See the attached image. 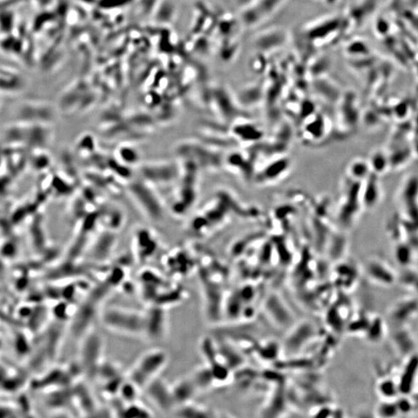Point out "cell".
<instances>
[{
  "mask_svg": "<svg viewBox=\"0 0 418 418\" xmlns=\"http://www.w3.org/2000/svg\"><path fill=\"white\" fill-rule=\"evenodd\" d=\"M99 320L106 329L123 336L143 338L144 311L121 307H108L101 309Z\"/></svg>",
  "mask_w": 418,
  "mask_h": 418,
  "instance_id": "cell-1",
  "label": "cell"
},
{
  "mask_svg": "<svg viewBox=\"0 0 418 418\" xmlns=\"http://www.w3.org/2000/svg\"><path fill=\"white\" fill-rule=\"evenodd\" d=\"M169 361V354L162 348H153L138 358L127 378L143 390L148 383L160 376Z\"/></svg>",
  "mask_w": 418,
  "mask_h": 418,
  "instance_id": "cell-2",
  "label": "cell"
},
{
  "mask_svg": "<svg viewBox=\"0 0 418 418\" xmlns=\"http://www.w3.org/2000/svg\"><path fill=\"white\" fill-rule=\"evenodd\" d=\"M78 363L83 375L89 379H96L99 368L104 360L105 343L103 336L91 329L79 340Z\"/></svg>",
  "mask_w": 418,
  "mask_h": 418,
  "instance_id": "cell-3",
  "label": "cell"
},
{
  "mask_svg": "<svg viewBox=\"0 0 418 418\" xmlns=\"http://www.w3.org/2000/svg\"><path fill=\"white\" fill-rule=\"evenodd\" d=\"M145 313L143 338L151 343H160L166 339L168 333V315L166 307L150 305Z\"/></svg>",
  "mask_w": 418,
  "mask_h": 418,
  "instance_id": "cell-4",
  "label": "cell"
},
{
  "mask_svg": "<svg viewBox=\"0 0 418 418\" xmlns=\"http://www.w3.org/2000/svg\"><path fill=\"white\" fill-rule=\"evenodd\" d=\"M152 403L165 413L175 411L177 408L172 385L158 376L143 389Z\"/></svg>",
  "mask_w": 418,
  "mask_h": 418,
  "instance_id": "cell-5",
  "label": "cell"
},
{
  "mask_svg": "<svg viewBox=\"0 0 418 418\" xmlns=\"http://www.w3.org/2000/svg\"><path fill=\"white\" fill-rule=\"evenodd\" d=\"M285 0H254L242 13V22L246 27L258 25L271 15Z\"/></svg>",
  "mask_w": 418,
  "mask_h": 418,
  "instance_id": "cell-6",
  "label": "cell"
},
{
  "mask_svg": "<svg viewBox=\"0 0 418 418\" xmlns=\"http://www.w3.org/2000/svg\"><path fill=\"white\" fill-rule=\"evenodd\" d=\"M291 169V162L287 158H281V160H277L268 163L260 173L258 178V182L262 185H271L275 184L277 181H281L283 178H285L284 175L281 174V172H285L288 174Z\"/></svg>",
  "mask_w": 418,
  "mask_h": 418,
  "instance_id": "cell-7",
  "label": "cell"
},
{
  "mask_svg": "<svg viewBox=\"0 0 418 418\" xmlns=\"http://www.w3.org/2000/svg\"><path fill=\"white\" fill-rule=\"evenodd\" d=\"M74 401L79 411L86 416H96L98 412V405L94 396L89 391L87 386L81 384L78 381L74 384Z\"/></svg>",
  "mask_w": 418,
  "mask_h": 418,
  "instance_id": "cell-8",
  "label": "cell"
},
{
  "mask_svg": "<svg viewBox=\"0 0 418 418\" xmlns=\"http://www.w3.org/2000/svg\"><path fill=\"white\" fill-rule=\"evenodd\" d=\"M17 115L21 119L30 121H46L52 116L51 109L46 104L42 103H23L18 108Z\"/></svg>",
  "mask_w": 418,
  "mask_h": 418,
  "instance_id": "cell-9",
  "label": "cell"
},
{
  "mask_svg": "<svg viewBox=\"0 0 418 418\" xmlns=\"http://www.w3.org/2000/svg\"><path fill=\"white\" fill-rule=\"evenodd\" d=\"M172 387L177 407L189 403L197 389L193 380L189 379L178 380L172 385Z\"/></svg>",
  "mask_w": 418,
  "mask_h": 418,
  "instance_id": "cell-10",
  "label": "cell"
},
{
  "mask_svg": "<svg viewBox=\"0 0 418 418\" xmlns=\"http://www.w3.org/2000/svg\"><path fill=\"white\" fill-rule=\"evenodd\" d=\"M122 401V400H121ZM123 406H119L116 413L118 416L122 417H150L153 416L149 409L143 405L138 403L137 401L133 403H126L123 402Z\"/></svg>",
  "mask_w": 418,
  "mask_h": 418,
  "instance_id": "cell-11",
  "label": "cell"
},
{
  "mask_svg": "<svg viewBox=\"0 0 418 418\" xmlns=\"http://www.w3.org/2000/svg\"><path fill=\"white\" fill-rule=\"evenodd\" d=\"M140 235H137L136 238V253H137L138 258L141 261H144L149 258L154 252V248L156 247V243L153 238L149 235L146 231H142Z\"/></svg>",
  "mask_w": 418,
  "mask_h": 418,
  "instance_id": "cell-12",
  "label": "cell"
},
{
  "mask_svg": "<svg viewBox=\"0 0 418 418\" xmlns=\"http://www.w3.org/2000/svg\"><path fill=\"white\" fill-rule=\"evenodd\" d=\"M140 390L141 389L138 387L131 380H129L126 376V379L120 387L118 396L124 403H133V402L137 401L138 396Z\"/></svg>",
  "mask_w": 418,
  "mask_h": 418,
  "instance_id": "cell-13",
  "label": "cell"
},
{
  "mask_svg": "<svg viewBox=\"0 0 418 418\" xmlns=\"http://www.w3.org/2000/svg\"><path fill=\"white\" fill-rule=\"evenodd\" d=\"M380 198V188L376 179L368 181L364 191L362 190V201L368 207H373Z\"/></svg>",
  "mask_w": 418,
  "mask_h": 418,
  "instance_id": "cell-14",
  "label": "cell"
},
{
  "mask_svg": "<svg viewBox=\"0 0 418 418\" xmlns=\"http://www.w3.org/2000/svg\"><path fill=\"white\" fill-rule=\"evenodd\" d=\"M15 27V15L11 9L0 10V32L11 34Z\"/></svg>",
  "mask_w": 418,
  "mask_h": 418,
  "instance_id": "cell-15",
  "label": "cell"
},
{
  "mask_svg": "<svg viewBox=\"0 0 418 418\" xmlns=\"http://www.w3.org/2000/svg\"><path fill=\"white\" fill-rule=\"evenodd\" d=\"M21 85V79L17 74L0 70V89L3 91H15Z\"/></svg>",
  "mask_w": 418,
  "mask_h": 418,
  "instance_id": "cell-16",
  "label": "cell"
},
{
  "mask_svg": "<svg viewBox=\"0 0 418 418\" xmlns=\"http://www.w3.org/2000/svg\"><path fill=\"white\" fill-rule=\"evenodd\" d=\"M390 165V159L380 151L373 153L370 160V166L376 173L382 174L387 169Z\"/></svg>",
  "mask_w": 418,
  "mask_h": 418,
  "instance_id": "cell-17",
  "label": "cell"
},
{
  "mask_svg": "<svg viewBox=\"0 0 418 418\" xmlns=\"http://www.w3.org/2000/svg\"><path fill=\"white\" fill-rule=\"evenodd\" d=\"M370 169V163H366L364 160H355L350 165L349 171L352 178H356V180H360L368 176Z\"/></svg>",
  "mask_w": 418,
  "mask_h": 418,
  "instance_id": "cell-18",
  "label": "cell"
},
{
  "mask_svg": "<svg viewBox=\"0 0 418 418\" xmlns=\"http://www.w3.org/2000/svg\"><path fill=\"white\" fill-rule=\"evenodd\" d=\"M17 406L10 404H0V418L15 417L19 416Z\"/></svg>",
  "mask_w": 418,
  "mask_h": 418,
  "instance_id": "cell-19",
  "label": "cell"
},
{
  "mask_svg": "<svg viewBox=\"0 0 418 418\" xmlns=\"http://www.w3.org/2000/svg\"><path fill=\"white\" fill-rule=\"evenodd\" d=\"M119 155L121 156L122 160L127 163H135L138 160L136 152L129 147L120 149Z\"/></svg>",
  "mask_w": 418,
  "mask_h": 418,
  "instance_id": "cell-20",
  "label": "cell"
},
{
  "mask_svg": "<svg viewBox=\"0 0 418 418\" xmlns=\"http://www.w3.org/2000/svg\"><path fill=\"white\" fill-rule=\"evenodd\" d=\"M10 373H11V372L7 370V368L0 366V391L2 390L3 386H4V383L7 380Z\"/></svg>",
  "mask_w": 418,
  "mask_h": 418,
  "instance_id": "cell-21",
  "label": "cell"
},
{
  "mask_svg": "<svg viewBox=\"0 0 418 418\" xmlns=\"http://www.w3.org/2000/svg\"><path fill=\"white\" fill-rule=\"evenodd\" d=\"M415 150H416V153H418V142L416 143V146H415Z\"/></svg>",
  "mask_w": 418,
  "mask_h": 418,
  "instance_id": "cell-22",
  "label": "cell"
},
{
  "mask_svg": "<svg viewBox=\"0 0 418 418\" xmlns=\"http://www.w3.org/2000/svg\"><path fill=\"white\" fill-rule=\"evenodd\" d=\"M0 345H1V343H0Z\"/></svg>",
  "mask_w": 418,
  "mask_h": 418,
  "instance_id": "cell-23",
  "label": "cell"
}]
</instances>
